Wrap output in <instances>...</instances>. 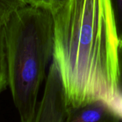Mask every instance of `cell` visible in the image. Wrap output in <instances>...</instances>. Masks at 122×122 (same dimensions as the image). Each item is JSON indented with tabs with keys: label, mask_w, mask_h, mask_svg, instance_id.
<instances>
[{
	"label": "cell",
	"mask_w": 122,
	"mask_h": 122,
	"mask_svg": "<svg viewBox=\"0 0 122 122\" xmlns=\"http://www.w3.org/2000/svg\"><path fill=\"white\" fill-rule=\"evenodd\" d=\"M53 57L67 111L119 96V40L110 0H64L51 12Z\"/></svg>",
	"instance_id": "cell-1"
},
{
	"label": "cell",
	"mask_w": 122,
	"mask_h": 122,
	"mask_svg": "<svg viewBox=\"0 0 122 122\" xmlns=\"http://www.w3.org/2000/svg\"><path fill=\"white\" fill-rule=\"evenodd\" d=\"M8 82L20 122H33L46 66L53 57L54 19L50 11L26 5L4 25Z\"/></svg>",
	"instance_id": "cell-2"
},
{
	"label": "cell",
	"mask_w": 122,
	"mask_h": 122,
	"mask_svg": "<svg viewBox=\"0 0 122 122\" xmlns=\"http://www.w3.org/2000/svg\"><path fill=\"white\" fill-rule=\"evenodd\" d=\"M67 112L60 72L56 61L52 59L33 122H65Z\"/></svg>",
	"instance_id": "cell-3"
},
{
	"label": "cell",
	"mask_w": 122,
	"mask_h": 122,
	"mask_svg": "<svg viewBox=\"0 0 122 122\" xmlns=\"http://www.w3.org/2000/svg\"><path fill=\"white\" fill-rule=\"evenodd\" d=\"M67 111L65 122H122V119L104 101L92 102Z\"/></svg>",
	"instance_id": "cell-4"
},
{
	"label": "cell",
	"mask_w": 122,
	"mask_h": 122,
	"mask_svg": "<svg viewBox=\"0 0 122 122\" xmlns=\"http://www.w3.org/2000/svg\"><path fill=\"white\" fill-rule=\"evenodd\" d=\"M9 86L4 26L0 27V94Z\"/></svg>",
	"instance_id": "cell-5"
},
{
	"label": "cell",
	"mask_w": 122,
	"mask_h": 122,
	"mask_svg": "<svg viewBox=\"0 0 122 122\" xmlns=\"http://www.w3.org/2000/svg\"><path fill=\"white\" fill-rule=\"evenodd\" d=\"M24 6L23 0H0V27L4 26L14 12Z\"/></svg>",
	"instance_id": "cell-6"
},
{
	"label": "cell",
	"mask_w": 122,
	"mask_h": 122,
	"mask_svg": "<svg viewBox=\"0 0 122 122\" xmlns=\"http://www.w3.org/2000/svg\"><path fill=\"white\" fill-rule=\"evenodd\" d=\"M114 17L117 35L119 42L122 41V0H110Z\"/></svg>",
	"instance_id": "cell-7"
},
{
	"label": "cell",
	"mask_w": 122,
	"mask_h": 122,
	"mask_svg": "<svg viewBox=\"0 0 122 122\" xmlns=\"http://www.w3.org/2000/svg\"><path fill=\"white\" fill-rule=\"evenodd\" d=\"M26 5L50 11L56 9L64 0H23Z\"/></svg>",
	"instance_id": "cell-8"
},
{
	"label": "cell",
	"mask_w": 122,
	"mask_h": 122,
	"mask_svg": "<svg viewBox=\"0 0 122 122\" xmlns=\"http://www.w3.org/2000/svg\"><path fill=\"white\" fill-rule=\"evenodd\" d=\"M118 86L119 94L122 95V41L118 47Z\"/></svg>",
	"instance_id": "cell-9"
},
{
	"label": "cell",
	"mask_w": 122,
	"mask_h": 122,
	"mask_svg": "<svg viewBox=\"0 0 122 122\" xmlns=\"http://www.w3.org/2000/svg\"><path fill=\"white\" fill-rule=\"evenodd\" d=\"M109 105L112 109L113 111L122 119V95L120 94L117 99Z\"/></svg>",
	"instance_id": "cell-10"
}]
</instances>
